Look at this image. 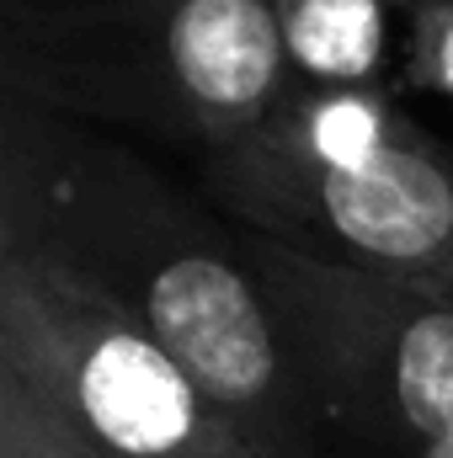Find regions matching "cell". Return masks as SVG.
Instances as JSON below:
<instances>
[{"label":"cell","instance_id":"cell-1","mask_svg":"<svg viewBox=\"0 0 453 458\" xmlns=\"http://www.w3.org/2000/svg\"><path fill=\"white\" fill-rule=\"evenodd\" d=\"M0 240L43 250L155 336L251 458H331L245 229L107 128L0 91Z\"/></svg>","mask_w":453,"mask_h":458},{"label":"cell","instance_id":"cell-2","mask_svg":"<svg viewBox=\"0 0 453 458\" xmlns=\"http://www.w3.org/2000/svg\"><path fill=\"white\" fill-rule=\"evenodd\" d=\"M198 192L315 261L453 293V149L395 91H288L256 133L203 155Z\"/></svg>","mask_w":453,"mask_h":458},{"label":"cell","instance_id":"cell-3","mask_svg":"<svg viewBox=\"0 0 453 458\" xmlns=\"http://www.w3.org/2000/svg\"><path fill=\"white\" fill-rule=\"evenodd\" d=\"M0 91L219 155L283 107L288 70L272 0H27L5 11Z\"/></svg>","mask_w":453,"mask_h":458},{"label":"cell","instance_id":"cell-4","mask_svg":"<svg viewBox=\"0 0 453 458\" xmlns=\"http://www.w3.org/2000/svg\"><path fill=\"white\" fill-rule=\"evenodd\" d=\"M245 245L331 448L453 458L449 288L315 261L251 229Z\"/></svg>","mask_w":453,"mask_h":458},{"label":"cell","instance_id":"cell-5","mask_svg":"<svg viewBox=\"0 0 453 458\" xmlns=\"http://www.w3.org/2000/svg\"><path fill=\"white\" fill-rule=\"evenodd\" d=\"M0 368L27 378L97 458H251L166 346L16 240H0Z\"/></svg>","mask_w":453,"mask_h":458},{"label":"cell","instance_id":"cell-6","mask_svg":"<svg viewBox=\"0 0 453 458\" xmlns=\"http://www.w3.org/2000/svg\"><path fill=\"white\" fill-rule=\"evenodd\" d=\"M411 0H272L288 91H395Z\"/></svg>","mask_w":453,"mask_h":458},{"label":"cell","instance_id":"cell-7","mask_svg":"<svg viewBox=\"0 0 453 458\" xmlns=\"http://www.w3.org/2000/svg\"><path fill=\"white\" fill-rule=\"evenodd\" d=\"M0 458H97V454L27 378L0 368Z\"/></svg>","mask_w":453,"mask_h":458},{"label":"cell","instance_id":"cell-8","mask_svg":"<svg viewBox=\"0 0 453 458\" xmlns=\"http://www.w3.org/2000/svg\"><path fill=\"white\" fill-rule=\"evenodd\" d=\"M400 86L453 102V0H411Z\"/></svg>","mask_w":453,"mask_h":458},{"label":"cell","instance_id":"cell-9","mask_svg":"<svg viewBox=\"0 0 453 458\" xmlns=\"http://www.w3.org/2000/svg\"><path fill=\"white\" fill-rule=\"evenodd\" d=\"M11 5H27V0H5V11H11Z\"/></svg>","mask_w":453,"mask_h":458}]
</instances>
